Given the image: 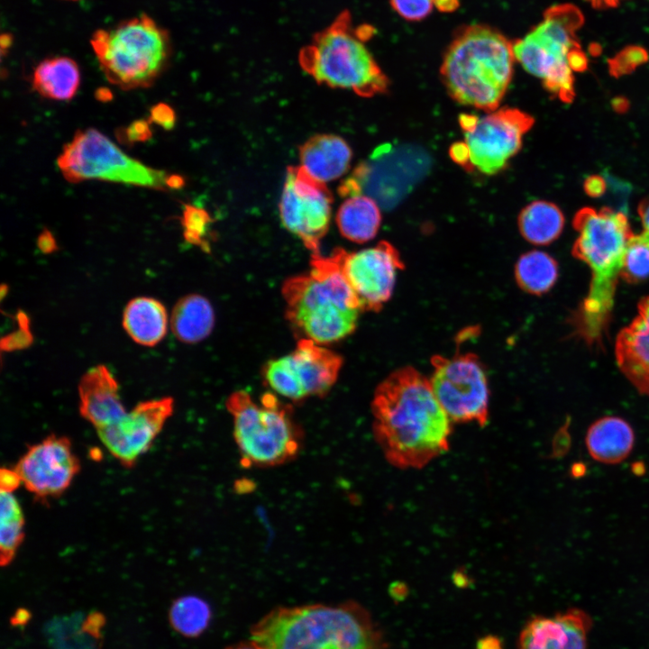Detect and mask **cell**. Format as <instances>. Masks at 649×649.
Returning a JSON list of instances; mask_svg holds the SVG:
<instances>
[{"label":"cell","instance_id":"6da1fadb","mask_svg":"<svg viewBox=\"0 0 649 649\" xmlns=\"http://www.w3.org/2000/svg\"><path fill=\"white\" fill-rule=\"evenodd\" d=\"M371 412L375 439L398 468H422L449 447L452 421L430 379L413 367L396 370L377 387Z\"/></svg>","mask_w":649,"mask_h":649},{"label":"cell","instance_id":"7a4b0ae2","mask_svg":"<svg viewBox=\"0 0 649 649\" xmlns=\"http://www.w3.org/2000/svg\"><path fill=\"white\" fill-rule=\"evenodd\" d=\"M261 649H388L382 629L361 604L279 607L251 630Z\"/></svg>","mask_w":649,"mask_h":649},{"label":"cell","instance_id":"3957f363","mask_svg":"<svg viewBox=\"0 0 649 649\" xmlns=\"http://www.w3.org/2000/svg\"><path fill=\"white\" fill-rule=\"evenodd\" d=\"M578 233L573 255L590 270V283L580 308L577 327L593 344L601 340L614 306L626 247L634 233L625 215L609 209H582L574 220Z\"/></svg>","mask_w":649,"mask_h":649},{"label":"cell","instance_id":"277c9868","mask_svg":"<svg viewBox=\"0 0 649 649\" xmlns=\"http://www.w3.org/2000/svg\"><path fill=\"white\" fill-rule=\"evenodd\" d=\"M515 61L513 41L502 32L487 24H470L455 32L440 75L452 99L489 113L507 91Z\"/></svg>","mask_w":649,"mask_h":649},{"label":"cell","instance_id":"5b68a950","mask_svg":"<svg viewBox=\"0 0 649 649\" xmlns=\"http://www.w3.org/2000/svg\"><path fill=\"white\" fill-rule=\"evenodd\" d=\"M311 270L284 281L286 318L299 339L324 345L356 329L360 302L331 256H311Z\"/></svg>","mask_w":649,"mask_h":649},{"label":"cell","instance_id":"8992f818","mask_svg":"<svg viewBox=\"0 0 649 649\" xmlns=\"http://www.w3.org/2000/svg\"><path fill=\"white\" fill-rule=\"evenodd\" d=\"M374 32L369 24H355L352 14L343 10L301 49L299 65L319 84L362 97L383 94L388 78L366 45Z\"/></svg>","mask_w":649,"mask_h":649},{"label":"cell","instance_id":"52a82bcc","mask_svg":"<svg viewBox=\"0 0 649 649\" xmlns=\"http://www.w3.org/2000/svg\"><path fill=\"white\" fill-rule=\"evenodd\" d=\"M90 44L108 81L125 90L153 84L171 54L168 32L146 14L96 31Z\"/></svg>","mask_w":649,"mask_h":649},{"label":"cell","instance_id":"ba28073f","mask_svg":"<svg viewBox=\"0 0 649 649\" xmlns=\"http://www.w3.org/2000/svg\"><path fill=\"white\" fill-rule=\"evenodd\" d=\"M226 407L233 416V438L244 467H272L293 460L303 433L290 405L272 392L256 402L245 390L231 394Z\"/></svg>","mask_w":649,"mask_h":649},{"label":"cell","instance_id":"9c48e42d","mask_svg":"<svg viewBox=\"0 0 649 649\" xmlns=\"http://www.w3.org/2000/svg\"><path fill=\"white\" fill-rule=\"evenodd\" d=\"M583 22L576 6L553 5L546 9L537 25L513 41L516 60L562 100L573 95V71L568 58L572 50L580 48L576 31Z\"/></svg>","mask_w":649,"mask_h":649},{"label":"cell","instance_id":"30bf717a","mask_svg":"<svg viewBox=\"0 0 649 649\" xmlns=\"http://www.w3.org/2000/svg\"><path fill=\"white\" fill-rule=\"evenodd\" d=\"M64 178L72 183L97 179L167 190L169 173L151 168L125 154L94 128L78 130L57 160Z\"/></svg>","mask_w":649,"mask_h":649},{"label":"cell","instance_id":"8fae6325","mask_svg":"<svg viewBox=\"0 0 649 649\" xmlns=\"http://www.w3.org/2000/svg\"><path fill=\"white\" fill-rule=\"evenodd\" d=\"M533 118L516 108H501L482 117L462 114L460 124L464 142L451 149L452 158L468 168L486 175L503 169L521 148L525 133L533 125Z\"/></svg>","mask_w":649,"mask_h":649},{"label":"cell","instance_id":"7c38bea8","mask_svg":"<svg viewBox=\"0 0 649 649\" xmlns=\"http://www.w3.org/2000/svg\"><path fill=\"white\" fill-rule=\"evenodd\" d=\"M343 366L336 352L308 339H299L290 353L268 361L261 370L264 383L293 402L324 397Z\"/></svg>","mask_w":649,"mask_h":649},{"label":"cell","instance_id":"4fadbf2b","mask_svg":"<svg viewBox=\"0 0 649 649\" xmlns=\"http://www.w3.org/2000/svg\"><path fill=\"white\" fill-rule=\"evenodd\" d=\"M431 363L434 393L451 421L484 425L489 416V388L479 357L472 352L452 357L434 355Z\"/></svg>","mask_w":649,"mask_h":649},{"label":"cell","instance_id":"5bb4252c","mask_svg":"<svg viewBox=\"0 0 649 649\" xmlns=\"http://www.w3.org/2000/svg\"><path fill=\"white\" fill-rule=\"evenodd\" d=\"M333 196L325 184L314 179L301 166L287 169L279 202L283 225L313 254H320L332 213Z\"/></svg>","mask_w":649,"mask_h":649},{"label":"cell","instance_id":"9a60e30c","mask_svg":"<svg viewBox=\"0 0 649 649\" xmlns=\"http://www.w3.org/2000/svg\"><path fill=\"white\" fill-rule=\"evenodd\" d=\"M330 256L356 295L362 311L382 309L392 296L398 272L405 267L397 248L387 241L357 251L337 248Z\"/></svg>","mask_w":649,"mask_h":649},{"label":"cell","instance_id":"2e32d148","mask_svg":"<svg viewBox=\"0 0 649 649\" xmlns=\"http://www.w3.org/2000/svg\"><path fill=\"white\" fill-rule=\"evenodd\" d=\"M14 469L26 489L43 500L69 489L80 462L67 437L51 434L31 445Z\"/></svg>","mask_w":649,"mask_h":649},{"label":"cell","instance_id":"e0dca14e","mask_svg":"<svg viewBox=\"0 0 649 649\" xmlns=\"http://www.w3.org/2000/svg\"><path fill=\"white\" fill-rule=\"evenodd\" d=\"M173 408L171 398L142 401L115 423L97 429V435L112 456L132 468L151 447Z\"/></svg>","mask_w":649,"mask_h":649},{"label":"cell","instance_id":"ac0fdd59","mask_svg":"<svg viewBox=\"0 0 649 649\" xmlns=\"http://www.w3.org/2000/svg\"><path fill=\"white\" fill-rule=\"evenodd\" d=\"M590 627V617L579 608L535 616L521 630L516 649H586Z\"/></svg>","mask_w":649,"mask_h":649},{"label":"cell","instance_id":"d6986e66","mask_svg":"<svg viewBox=\"0 0 649 649\" xmlns=\"http://www.w3.org/2000/svg\"><path fill=\"white\" fill-rule=\"evenodd\" d=\"M615 356L628 381L639 393L649 395V297L639 302L635 318L618 333Z\"/></svg>","mask_w":649,"mask_h":649},{"label":"cell","instance_id":"ffe728a7","mask_svg":"<svg viewBox=\"0 0 649 649\" xmlns=\"http://www.w3.org/2000/svg\"><path fill=\"white\" fill-rule=\"evenodd\" d=\"M78 396L80 415L96 430L115 423L127 412L118 382L105 365L95 366L81 377Z\"/></svg>","mask_w":649,"mask_h":649},{"label":"cell","instance_id":"44dd1931","mask_svg":"<svg viewBox=\"0 0 649 649\" xmlns=\"http://www.w3.org/2000/svg\"><path fill=\"white\" fill-rule=\"evenodd\" d=\"M352 153L348 143L334 134H317L299 149L301 167L314 179L325 184L349 169Z\"/></svg>","mask_w":649,"mask_h":649},{"label":"cell","instance_id":"7402d4cb","mask_svg":"<svg viewBox=\"0 0 649 649\" xmlns=\"http://www.w3.org/2000/svg\"><path fill=\"white\" fill-rule=\"evenodd\" d=\"M585 443L594 460L615 464L631 452L635 443L634 430L623 418L602 417L590 426Z\"/></svg>","mask_w":649,"mask_h":649},{"label":"cell","instance_id":"603a6c76","mask_svg":"<svg viewBox=\"0 0 649 649\" xmlns=\"http://www.w3.org/2000/svg\"><path fill=\"white\" fill-rule=\"evenodd\" d=\"M123 326L138 344L154 346L167 334L168 315L157 299L139 297L132 299L123 314Z\"/></svg>","mask_w":649,"mask_h":649},{"label":"cell","instance_id":"cb8c5ba5","mask_svg":"<svg viewBox=\"0 0 649 649\" xmlns=\"http://www.w3.org/2000/svg\"><path fill=\"white\" fill-rule=\"evenodd\" d=\"M32 83L41 96L68 101L74 97L79 87V69L76 61L69 57L48 58L36 66Z\"/></svg>","mask_w":649,"mask_h":649},{"label":"cell","instance_id":"d4e9b609","mask_svg":"<svg viewBox=\"0 0 649 649\" xmlns=\"http://www.w3.org/2000/svg\"><path fill=\"white\" fill-rule=\"evenodd\" d=\"M215 321V311L209 300L192 294L181 297L174 306L170 327L179 341L196 343L209 336Z\"/></svg>","mask_w":649,"mask_h":649},{"label":"cell","instance_id":"484cf974","mask_svg":"<svg viewBox=\"0 0 649 649\" xmlns=\"http://www.w3.org/2000/svg\"><path fill=\"white\" fill-rule=\"evenodd\" d=\"M381 214L379 204L365 195L346 197L336 214L341 234L354 242L372 240L379 229Z\"/></svg>","mask_w":649,"mask_h":649},{"label":"cell","instance_id":"4316f807","mask_svg":"<svg viewBox=\"0 0 649 649\" xmlns=\"http://www.w3.org/2000/svg\"><path fill=\"white\" fill-rule=\"evenodd\" d=\"M564 225L561 210L553 203L535 201L527 205L518 216L522 236L535 245H547L557 239Z\"/></svg>","mask_w":649,"mask_h":649},{"label":"cell","instance_id":"83f0119b","mask_svg":"<svg viewBox=\"0 0 649 649\" xmlns=\"http://www.w3.org/2000/svg\"><path fill=\"white\" fill-rule=\"evenodd\" d=\"M558 278L556 261L544 251L522 254L515 266V279L525 292L540 296L548 292Z\"/></svg>","mask_w":649,"mask_h":649},{"label":"cell","instance_id":"f1b7e54d","mask_svg":"<svg viewBox=\"0 0 649 649\" xmlns=\"http://www.w3.org/2000/svg\"><path fill=\"white\" fill-rule=\"evenodd\" d=\"M24 538V516L14 492L0 495V562L9 565Z\"/></svg>","mask_w":649,"mask_h":649},{"label":"cell","instance_id":"f546056e","mask_svg":"<svg viewBox=\"0 0 649 649\" xmlns=\"http://www.w3.org/2000/svg\"><path fill=\"white\" fill-rule=\"evenodd\" d=\"M211 615V608L204 599L185 596L173 602L169 617L177 632L187 637H196L207 628Z\"/></svg>","mask_w":649,"mask_h":649},{"label":"cell","instance_id":"4dcf8cb0","mask_svg":"<svg viewBox=\"0 0 649 649\" xmlns=\"http://www.w3.org/2000/svg\"><path fill=\"white\" fill-rule=\"evenodd\" d=\"M621 278L636 283L649 278V240L643 234H634L626 247Z\"/></svg>","mask_w":649,"mask_h":649},{"label":"cell","instance_id":"1f68e13d","mask_svg":"<svg viewBox=\"0 0 649 649\" xmlns=\"http://www.w3.org/2000/svg\"><path fill=\"white\" fill-rule=\"evenodd\" d=\"M181 222L184 227V237L188 242L200 246L202 249L208 247L205 236L209 227L210 216L206 210L191 205H185Z\"/></svg>","mask_w":649,"mask_h":649},{"label":"cell","instance_id":"d6a6232c","mask_svg":"<svg viewBox=\"0 0 649 649\" xmlns=\"http://www.w3.org/2000/svg\"><path fill=\"white\" fill-rule=\"evenodd\" d=\"M647 59L646 51L641 47L630 46L618 52L609 62L614 75H622L634 70Z\"/></svg>","mask_w":649,"mask_h":649},{"label":"cell","instance_id":"836d02e7","mask_svg":"<svg viewBox=\"0 0 649 649\" xmlns=\"http://www.w3.org/2000/svg\"><path fill=\"white\" fill-rule=\"evenodd\" d=\"M392 9L409 22H418L427 17L434 9V0H389Z\"/></svg>","mask_w":649,"mask_h":649},{"label":"cell","instance_id":"e575fe53","mask_svg":"<svg viewBox=\"0 0 649 649\" xmlns=\"http://www.w3.org/2000/svg\"><path fill=\"white\" fill-rule=\"evenodd\" d=\"M150 123L149 121L144 119L135 120L128 126L118 130L116 136L124 144L132 145L136 142H144L151 139L152 135Z\"/></svg>","mask_w":649,"mask_h":649},{"label":"cell","instance_id":"d590c367","mask_svg":"<svg viewBox=\"0 0 649 649\" xmlns=\"http://www.w3.org/2000/svg\"><path fill=\"white\" fill-rule=\"evenodd\" d=\"M149 122L171 130L176 123V114L169 105L158 103L151 108Z\"/></svg>","mask_w":649,"mask_h":649},{"label":"cell","instance_id":"8d00e7d4","mask_svg":"<svg viewBox=\"0 0 649 649\" xmlns=\"http://www.w3.org/2000/svg\"><path fill=\"white\" fill-rule=\"evenodd\" d=\"M22 484L21 478L16 470L2 468L0 471V490L14 492Z\"/></svg>","mask_w":649,"mask_h":649},{"label":"cell","instance_id":"74e56055","mask_svg":"<svg viewBox=\"0 0 649 649\" xmlns=\"http://www.w3.org/2000/svg\"><path fill=\"white\" fill-rule=\"evenodd\" d=\"M585 191L591 197L601 196L606 189L605 180L599 176H590L584 183Z\"/></svg>","mask_w":649,"mask_h":649},{"label":"cell","instance_id":"f35d334b","mask_svg":"<svg viewBox=\"0 0 649 649\" xmlns=\"http://www.w3.org/2000/svg\"><path fill=\"white\" fill-rule=\"evenodd\" d=\"M569 66L572 71H582L586 69L588 61L584 52L580 48L572 50L568 58Z\"/></svg>","mask_w":649,"mask_h":649},{"label":"cell","instance_id":"ab89813d","mask_svg":"<svg viewBox=\"0 0 649 649\" xmlns=\"http://www.w3.org/2000/svg\"><path fill=\"white\" fill-rule=\"evenodd\" d=\"M38 246L42 251H51L56 248V242L52 234L44 230L38 238Z\"/></svg>","mask_w":649,"mask_h":649},{"label":"cell","instance_id":"60d3db41","mask_svg":"<svg viewBox=\"0 0 649 649\" xmlns=\"http://www.w3.org/2000/svg\"><path fill=\"white\" fill-rule=\"evenodd\" d=\"M643 227V234L649 240V200L644 202L639 209Z\"/></svg>","mask_w":649,"mask_h":649},{"label":"cell","instance_id":"b9f144b4","mask_svg":"<svg viewBox=\"0 0 649 649\" xmlns=\"http://www.w3.org/2000/svg\"><path fill=\"white\" fill-rule=\"evenodd\" d=\"M434 6L441 12L451 13L459 7V0H434Z\"/></svg>","mask_w":649,"mask_h":649},{"label":"cell","instance_id":"7bdbcfd3","mask_svg":"<svg viewBox=\"0 0 649 649\" xmlns=\"http://www.w3.org/2000/svg\"><path fill=\"white\" fill-rule=\"evenodd\" d=\"M477 649H502V647L496 637L488 636L478 643Z\"/></svg>","mask_w":649,"mask_h":649},{"label":"cell","instance_id":"ee69618b","mask_svg":"<svg viewBox=\"0 0 649 649\" xmlns=\"http://www.w3.org/2000/svg\"><path fill=\"white\" fill-rule=\"evenodd\" d=\"M184 183H185L184 178L180 175H178V174H169L167 180H166V185H167L168 189L169 188H171V189L180 188L184 186Z\"/></svg>","mask_w":649,"mask_h":649},{"label":"cell","instance_id":"f6af8a7d","mask_svg":"<svg viewBox=\"0 0 649 649\" xmlns=\"http://www.w3.org/2000/svg\"><path fill=\"white\" fill-rule=\"evenodd\" d=\"M593 7L598 9H606L616 7L619 5L621 0H586Z\"/></svg>","mask_w":649,"mask_h":649},{"label":"cell","instance_id":"bcb514c9","mask_svg":"<svg viewBox=\"0 0 649 649\" xmlns=\"http://www.w3.org/2000/svg\"><path fill=\"white\" fill-rule=\"evenodd\" d=\"M95 96L98 101L108 102L113 99V93L107 87H99L96 89Z\"/></svg>","mask_w":649,"mask_h":649},{"label":"cell","instance_id":"7dc6e473","mask_svg":"<svg viewBox=\"0 0 649 649\" xmlns=\"http://www.w3.org/2000/svg\"><path fill=\"white\" fill-rule=\"evenodd\" d=\"M226 649H261L256 644H254L251 640L249 642H242L239 644H233Z\"/></svg>","mask_w":649,"mask_h":649},{"label":"cell","instance_id":"c3c4849f","mask_svg":"<svg viewBox=\"0 0 649 649\" xmlns=\"http://www.w3.org/2000/svg\"><path fill=\"white\" fill-rule=\"evenodd\" d=\"M11 43H12V38H11V36H9V35H2V36H1V48H2V52H3L5 50L8 49L9 46L11 45Z\"/></svg>","mask_w":649,"mask_h":649}]
</instances>
